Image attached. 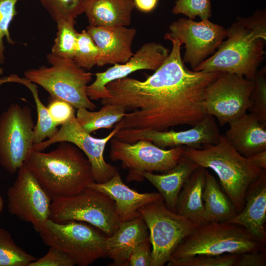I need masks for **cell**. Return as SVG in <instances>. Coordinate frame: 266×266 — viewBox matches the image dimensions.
Wrapping results in <instances>:
<instances>
[{
    "label": "cell",
    "mask_w": 266,
    "mask_h": 266,
    "mask_svg": "<svg viewBox=\"0 0 266 266\" xmlns=\"http://www.w3.org/2000/svg\"><path fill=\"white\" fill-rule=\"evenodd\" d=\"M167 40L172 49L153 74L143 81L127 76L107 84L109 97L101 103L133 111L116 124L120 130L167 131L181 125L194 126L207 115L205 90L222 72L189 70L181 58V42Z\"/></svg>",
    "instance_id": "cell-1"
},
{
    "label": "cell",
    "mask_w": 266,
    "mask_h": 266,
    "mask_svg": "<svg viewBox=\"0 0 266 266\" xmlns=\"http://www.w3.org/2000/svg\"><path fill=\"white\" fill-rule=\"evenodd\" d=\"M266 10L248 18H238L226 29L227 39L212 55L194 70L227 72L253 80L264 59Z\"/></svg>",
    "instance_id": "cell-2"
},
{
    "label": "cell",
    "mask_w": 266,
    "mask_h": 266,
    "mask_svg": "<svg viewBox=\"0 0 266 266\" xmlns=\"http://www.w3.org/2000/svg\"><path fill=\"white\" fill-rule=\"evenodd\" d=\"M25 164L52 200L79 194L95 182L88 158L70 142L48 152L33 150Z\"/></svg>",
    "instance_id": "cell-3"
},
{
    "label": "cell",
    "mask_w": 266,
    "mask_h": 266,
    "mask_svg": "<svg viewBox=\"0 0 266 266\" xmlns=\"http://www.w3.org/2000/svg\"><path fill=\"white\" fill-rule=\"evenodd\" d=\"M183 155L199 166L210 168L216 173L237 213L244 207L249 186L263 170L237 152L222 134L214 144L204 145L203 148L198 149L184 147Z\"/></svg>",
    "instance_id": "cell-4"
},
{
    "label": "cell",
    "mask_w": 266,
    "mask_h": 266,
    "mask_svg": "<svg viewBox=\"0 0 266 266\" xmlns=\"http://www.w3.org/2000/svg\"><path fill=\"white\" fill-rule=\"evenodd\" d=\"M265 245L240 226L208 222L198 226L186 236L172 252L168 262L198 255L265 251Z\"/></svg>",
    "instance_id": "cell-5"
},
{
    "label": "cell",
    "mask_w": 266,
    "mask_h": 266,
    "mask_svg": "<svg viewBox=\"0 0 266 266\" xmlns=\"http://www.w3.org/2000/svg\"><path fill=\"white\" fill-rule=\"evenodd\" d=\"M49 67L40 66L26 70L25 77L41 86L50 97L65 100L77 109L93 110L97 105L87 94L93 74L79 66L73 60L47 55Z\"/></svg>",
    "instance_id": "cell-6"
},
{
    "label": "cell",
    "mask_w": 266,
    "mask_h": 266,
    "mask_svg": "<svg viewBox=\"0 0 266 266\" xmlns=\"http://www.w3.org/2000/svg\"><path fill=\"white\" fill-rule=\"evenodd\" d=\"M38 233L45 245L62 250L79 266L107 255V236L83 222L58 223L49 219Z\"/></svg>",
    "instance_id": "cell-7"
},
{
    "label": "cell",
    "mask_w": 266,
    "mask_h": 266,
    "mask_svg": "<svg viewBox=\"0 0 266 266\" xmlns=\"http://www.w3.org/2000/svg\"><path fill=\"white\" fill-rule=\"evenodd\" d=\"M115 208L108 196L88 187L76 195L52 200L49 219L58 223L86 222L109 236L121 223Z\"/></svg>",
    "instance_id": "cell-8"
},
{
    "label": "cell",
    "mask_w": 266,
    "mask_h": 266,
    "mask_svg": "<svg viewBox=\"0 0 266 266\" xmlns=\"http://www.w3.org/2000/svg\"><path fill=\"white\" fill-rule=\"evenodd\" d=\"M148 229L152 247L151 266H163L169 261L181 241L199 225L169 210L163 199L139 209Z\"/></svg>",
    "instance_id": "cell-9"
},
{
    "label": "cell",
    "mask_w": 266,
    "mask_h": 266,
    "mask_svg": "<svg viewBox=\"0 0 266 266\" xmlns=\"http://www.w3.org/2000/svg\"><path fill=\"white\" fill-rule=\"evenodd\" d=\"M32 113L28 105L11 104L0 116V164L10 173L25 163L34 144Z\"/></svg>",
    "instance_id": "cell-10"
},
{
    "label": "cell",
    "mask_w": 266,
    "mask_h": 266,
    "mask_svg": "<svg viewBox=\"0 0 266 266\" xmlns=\"http://www.w3.org/2000/svg\"><path fill=\"white\" fill-rule=\"evenodd\" d=\"M253 80L222 72L206 88L203 105L207 115L216 117L223 126L246 113L250 106Z\"/></svg>",
    "instance_id": "cell-11"
},
{
    "label": "cell",
    "mask_w": 266,
    "mask_h": 266,
    "mask_svg": "<svg viewBox=\"0 0 266 266\" xmlns=\"http://www.w3.org/2000/svg\"><path fill=\"white\" fill-rule=\"evenodd\" d=\"M110 141V158L121 162L122 166L129 169L128 182L139 180L141 172L168 171L177 163L184 150L183 146L166 149L147 140L130 143L114 136Z\"/></svg>",
    "instance_id": "cell-12"
},
{
    "label": "cell",
    "mask_w": 266,
    "mask_h": 266,
    "mask_svg": "<svg viewBox=\"0 0 266 266\" xmlns=\"http://www.w3.org/2000/svg\"><path fill=\"white\" fill-rule=\"evenodd\" d=\"M7 191L9 212L38 233L49 219L52 199L24 163Z\"/></svg>",
    "instance_id": "cell-13"
},
{
    "label": "cell",
    "mask_w": 266,
    "mask_h": 266,
    "mask_svg": "<svg viewBox=\"0 0 266 266\" xmlns=\"http://www.w3.org/2000/svg\"><path fill=\"white\" fill-rule=\"evenodd\" d=\"M120 130L116 125L107 136L95 138L78 123L75 115L61 125L55 134L50 138L33 144V150L42 151L50 145L61 142L71 143L79 148L89 161L95 182L103 183L109 180L118 171L116 167L107 163L104 159V151L107 142Z\"/></svg>",
    "instance_id": "cell-14"
},
{
    "label": "cell",
    "mask_w": 266,
    "mask_h": 266,
    "mask_svg": "<svg viewBox=\"0 0 266 266\" xmlns=\"http://www.w3.org/2000/svg\"><path fill=\"white\" fill-rule=\"evenodd\" d=\"M169 29L165 39H177L185 45L182 61L190 64L193 70L213 54L226 37V29L209 19L197 22L180 18L173 22Z\"/></svg>",
    "instance_id": "cell-15"
},
{
    "label": "cell",
    "mask_w": 266,
    "mask_h": 266,
    "mask_svg": "<svg viewBox=\"0 0 266 266\" xmlns=\"http://www.w3.org/2000/svg\"><path fill=\"white\" fill-rule=\"evenodd\" d=\"M193 126L181 131L124 129L114 137L130 143L147 140L163 148L186 145L198 149L200 145L214 144L219 141L221 134L212 116L207 115Z\"/></svg>",
    "instance_id": "cell-16"
},
{
    "label": "cell",
    "mask_w": 266,
    "mask_h": 266,
    "mask_svg": "<svg viewBox=\"0 0 266 266\" xmlns=\"http://www.w3.org/2000/svg\"><path fill=\"white\" fill-rule=\"evenodd\" d=\"M169 52L168 48L159 43L151 42L143 44L127 62L113 65L104 71L96 73L95 81L87 86L88 97L91 100L108 98L110 94L106 87L107 84L126 77L137 70H156Z\"/></svg>",
    "instance_id": "cell-17"
},
{
    "label": "cell",
    "mask_w": 266,
    "mask_h": 266,
    "mask_svg": "<svg viewBox=\"0 0 266 266\" xmlns=\"http://www.w3.org/2000/svg\"><path fill=\"white\" fill-rule=\"evenodd\" d=\"M86 30L100 51L97 66L124 64L133 55L132 46L136 33L135 28L89 25Z\"/></svg>",
    "instance_id": "cell-18"
},
{
    "label": "cell",
    "mask_w": 266,
    "mask_h": 266,
    "mask_svg": "<svg viewBox=\"0 0 266 266\" xmlns=\"http://www.w3.org/2000/svg\"><path fill=\"white\" fill-rule=\"evenodd\" d=\"M88 187L103 193L114 200L115 212L121 222L138 217L141 207L163 199L159 193H140L130 188L124 183L118 171L107 181L94 182Z\"/></svg>",
    "instance_id": "cell-19"
},
{
    "label": "cell",
    "mask_w": 266,
    "mask_h": 266,
    "mask_svg": "<svg viewBox=\"0 0 266 266\" xmlns=\"http://www.w3.org/2000/svg\"><path fill=\"white\" fill-rule=\"evenodd\" d=\"M266 170L249 186L243 209L227 223L244 228L262 243L266 244Z\"/></svg>",
    "instance_id": "cell-20"
},
{
    "label": "cell",
    "mask_w": 266,
    "mask_h": 266,
    "mask_svg": "<svg viewBox=\"0 0 266 266\" xmlns=\"http://www.w3.org/2000/svg\"><path fill=\"white\" fill-rule=\"evenodd\" d=\"M229 124L224 135L239 154L248 157L266 150V124L253 114L246 113Z\"/></svg>",
    "instance_id": "cell-21"
},
{
    "label": "cell",
    "mask_w": 266,
    "mask_h": 266,
    "mask_svg": "<svg viewBox=\"0 0 266 266\" xmlns=\"http://www.w3.org/2000/svg\"><path fill=\"white\" fill-rule=\"evenodd\" d=\"M149 237L148 229L141 215L122 222L113 234L106 237V256L113 260L114 266H128L132 250Z\"/></svg>",
    "instance_id": "cell-22"
},
{
    "label": "cell",
    "mask_w": 266,
    "mask_h": 266,
    "mask_svg": "<svg viewBox=\"0 0 266 266\" xmlns=\"http://www.w3.org/2000/svg\"><path fill=\"white\" fill-rule=\"evenodd\" d=\"M198 166L195 162L182 155L177 163L163 174L140 172L139 181L145 178L149 181L158 189L166 207L175 212L179 193L185 181Z\"/></svg>",
    "instance_id": "cell-23"
},
{
    "label": "cell",
    "mask_w": 266,
    "mask_h": 266,
    "mask_svg": "<svg viewBox=\"0 0 266 266\" xmlns=\"http://www.w3.org/2000/svg\"><path fill=\"white\" fill-rule=\"evenodd\" d=\"M206 168L199 166L184 184L177 197L175 212L200 226L207 220L202 199Z\"/></svg>",
    "instance_id": "cell-24"
},
{
    "label": "cell",
    "mask_w": 266,
    "mask_h": 266,
    "mask_svg": "<svg viewBox=\"0 0 266 266\" xmlns=\"http://www.w3.org/2000/svg\"><path fill=\"white\" fill-rule=\"evenodd\" d=\"M134 7L133 0H85L84 13L90 26L127 27Z\"/></svg>",
    "instance_id": "cell-25"
},
{
    "label": "cell",
    "mask_w": 266,
    "mask_h": 266,
    "mask_svg": "<svg viewBox=\"0 0 266 266\" xmlns=\"http://www.w3.org/2000/svg\"><path fill=\"white\" fill-rule=\"evenodd\" d=\"M202 199L208 222H227L237 213L233 203L223 192L215 178L207 170Z\"/></svg>",
    "instance_id": "cell-26"
},
{
    "label": "cell",
    "mask_w": 266,
    "mask_h": 266,
    "mask_svg": "<svg viewBox=\"0 0 266 266\" xmlns=\"http://www.w3.org/2000/svg\"><path fill=\"white\" fill-rule=\"evenodd\" d=\"M126 113L125 108L117 104L106 103L97 111L85 108L77 109L76 119L79 124L88 133L100 129H111L120 122Z\"/></svg>",
    "instance_id": "cell-27"
},
{
    "label": "cell",
    "mask_w": 266,
    "mask_h": 266,
    "mask_svg": "<svg viewBox=\"0 0 266 266\" xmlns=\"http://www.w3.org/2000/svg\"><path fill=\"white\" fill-rule=\"evenodd\" d=\"M7 82H15L27 87L33 96L37 114V120L34 128V144L39 143L48 138H50L58 131L57 126L52 120L47 107L40 100L37 84L25 77L21 78L16 74L0 78V86Z\"/></svg>",
    "instance_id": "cell-28"
},
{
    "label": "cell",
    "mask_w": 266,
    "mask_h": 266,
    "mask_svg": "<svg viewBox=\"0 0 266 266\" xmlns=\"http://www.w3.org/2000/svg\"><path fill=\"white\" fill-rule=\"evenodd\" d=\"M36 259L15 244L8 231L0 228V266H29Z\"/></svg>",
    "instance_id": "cell-29"
},
{
    "label": "cell",
    "mask_w": 266,
    "mask_h": 266,
    "mask_svg": "<svg viewBox=\"0 0 266 266\" xmlns=\"http://www.w3.org/2000/svg\"><path fill=\"white\" fill-rule=\"evenodd\" d=\"M57 23V32L51 49V54L61 58L73 60L78 32L75 22L60 21Z\"/></svg>",
    "instance_id": "cell-30"
},
{
    "label": "cell",
    "mask_w": 266,
    "mask_h": 266,
    "mask_svg": "<svg viewBox=\"0 0 266 266\" xmlns=\"http://www.w3.org/2000/svg\"><path fill=\"white\" fill-rule=\"evenodd\" d=\"M57 22L67 21L75 22V19L84 13L85 0H38Z\"/></svg>",
    "instance_id": "cell-31"
},
{
    "label": "cell",
    "mask_w": 266,
    "mask_h": 266,
    "mask_svg": "<svg viewBox=\"0 0 266 266\" xmlns=\"http://www.w3.org/2000/svg\"><path fill=\"white\" fill-rule=\"evenodd\" d=\"M100 57L99 48L87 31L77 33V42L73 58L80 67L90 69L97 66Z\"/></svg>",
    "instance_id": "cell-32"
},
{
    "label": "cell",
    "mask_w": 266,
    "mask_h": 266,
    "mask_svg": "<svg viewBox=\"0 0 266 266\" xmlns=\"http://www.w3.org/2000/svg\"><path fill=\"white\" fill-rule=\"evenodd\" d=\"M253 80L254 87L251 94L248 110L260 122L266 124V68L257 71Z\"/></svg>",
    "instance_id": "cell-33"
},
{
    "label": "cell",
    "mask_w": 266,
    "mask_h": 266,
    "mask_svg": "<svg viewBox=\"0 0 266 266\" xmlns=\"http://www.w3.org/2000/svg\"><path fill=\"white\" fill-rule=\"evenodd\" d=\"M239 254L219 255H198L169 261L168 266H236Z\"/></svg>",
    "instance_id": "cell-34"
},
{
    "label": "cell",
    "mask_w": 266,
    "mask_h": 266,
    "mask_svg": "<svg viewBox=\"0 0 266 266\" xmlns=\"http://www.w3.org/2000/svg\"><path fill=\"white\" fill-rule=\"evenodd\" d=\"M18 0H0V64H3L5 57L3 39L6 38L8 43L14 45L9 31L11 22L18 14L16 5Z\"/></svg>",
    "instance_id": "cell-35"
},
{
    "label": "cell",
    "mask_w": 266,
    "mask_h": 266,
    "mask_svg": "<svg viewBox=\"0 0 266 266\" xmlns=\"http://www.w3.org/2000/svg\"><path fill=\"white\" fill-rule=\"evenodd\" d=\"M172 12L183 14L192 20L197 16L201 20L209 19L211 16L210 0H177Z\"/></svg>",
    "instance_id": "cell-36"
},
{
    "label": "cell",
    "mask_w": 266,
    "mask_h": 266,
    "mask_svg": "<svg viewBox=\"0 0 266 266\" xmlns=\"http://www.w3.org/2000/svg\"><path fill=\"white\" fill-rule=\"evenodd\" d=\"M51 119L57 125H62L75 115L74 107L61 99L51 97L47 106Z\"/></svg>",
    "instance_id": "cell-37"
},
{
    "label": "cell",
    "mask_w": 266,
    "mask_h": 266,
    "mask_svg": "<svg viewBox=\"0 0 266 266\" xmlns=\"http://www.w3.org/2000/svg\"><path fill=\"white\" fill-rule=\"evenodd\" d=\"M47 253L36 259L29 266H73L75 262L65 252L54 247H49Z\"/></svg>",
    "instance_id": "cell-38"
},
{
    "label": "cell",
    "mask_w": 266,
    "mask_h": 266,
    "mask_svg": "<svg viewBox=\"0 0 266 266\" xmlns=\"http://www.w3.org/2000/svg\"><path fill=\"white\" fill-rule=\"evenodd\" d=\"M151 246L149 237L134 247L130 254L128 266H151Z\"/></svg>",
    "instance_id": "cell-39"
},
{
    "label": "cell",
    "mask_w": 266,
    "mask_h": 266,
    "mask_svg": "<svg viewBox=\"0 0 266 266\" xmlns=\"http://www.w3.org/2000/svg\"><path fill=\"white\" fill-rule=\"evenodd\" d=\"M265 251L246 252L239 254L236 266H265Z\"/></svg>",
    "instance_id": "cell-40"
},
{
    "label": "cell",
    "mask_w": 266,
    "mask_h": 266,
    "mask_svg": "<svg viewBox=\"0 0 266 266\" xmlns=\"http://www.w3.org/2000/svg\"><path fill=\"white\" fill-rule=\"evenodd\" d=\"M134 7L143 12H150L156 7L158 0H133Z\"/></svg>",
    "instance_id": "cell-41"
},
{
    "label": "cell",
    "mask_w": 266,
    "mask_h": 266,
    "mask_svg": "<svg viewBox=\"0 0 266 266\" xmlns=\"http://www.w3.org/2000/svg\"><path fill=\"white\" fill-rule=\"evenodd\" d=\"M247 158L255 166L261 169H266V150L259 152Z\"/></svg>",
    "instance_id": "cell-42"
},
{
    "label": "cell",
    "mask_w": 266,
    "mask_h": 266,
    "mask_svg": "<svg viewBox=\"0 0 266 266\" xmlns=\"http://www.w3.org/2000/svg\"><path fill=\"white\" fill-rule=\"evenodd\" d=\"M3 200L2 197L0 195V214L3 210Z\"/></svg>",
    "instance_id": "cell-43"
},
{
    "label": "cell",
    "mask_w": 266,
    "mask_h": 266,
    "mask_svg": "<svg viewBox=\"0 0 266 266\" xmlns=\"http://www.w3.org/2000/svg\"><path fill=\"white\" fill-rule=\"evenodd\" d=\"M3 73V69L0 67V75H2Z\"/></svg>",
    "instance_id": "cell-44"
}]
</instances>
